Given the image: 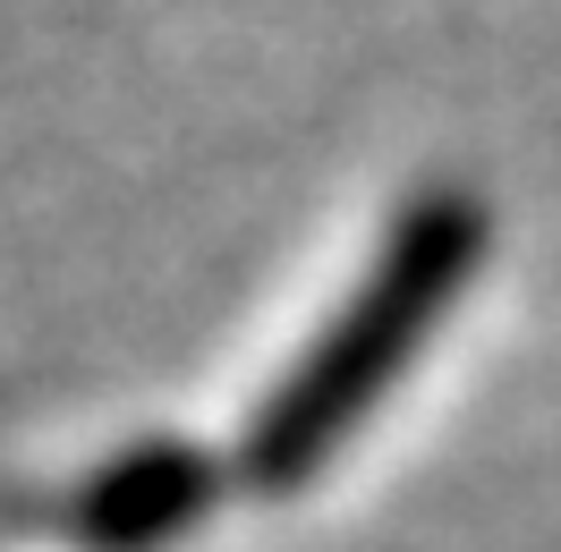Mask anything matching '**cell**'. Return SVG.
I'll use <instances>...</instances> for the list:
<instances>
[{
	"instance_id": "obj_2",
	"label": "cell",
	"mask_w": 561,
	"mask_h": 552,
	"mask_svg": "<svg viewBox=\"0 0 561 552\" xmlns=\"http://www.w3.org/2000/svg\"><path fill=\"white\" fill-rule=\"evenodd\" d=\"M213 502H221V459H213L205 442L153 434V442L111 450L103 468L77 484L69 527H77L85 552H162V544H179Z\"/></svg>"
},
{
	"instance_id": "obj_1",
	"label": "cell",
	"mask_w": 561,
	"mask_h": 552,
	"mask_svg": "<svg viewBox=\"0 0 561 552\" xmlns=\"http://www.w3.org/2000/svg\"><path fill=\"white\" fill-rule=\"evenodd\" d=\"M485 246H493L485 196L459 187V179L417 187L391 212V230L375 239L366 273L350 280L332 323L247 409L239 459H230L247 493H298V484H316L341 459V442L391 400V382L425 357L443 314L468 298V280L485 273Z\"/></svg>"
}]
</instances>
